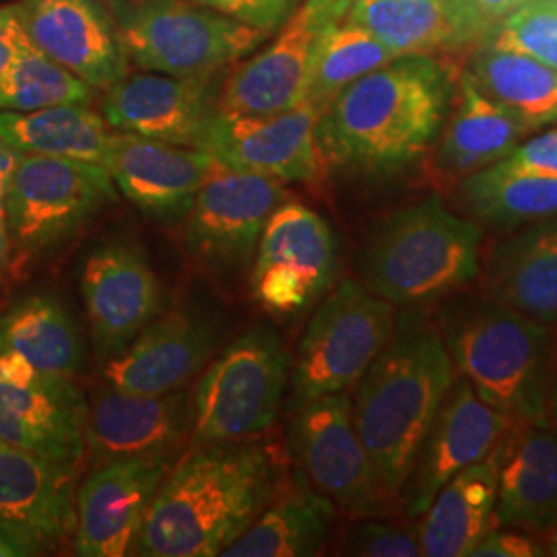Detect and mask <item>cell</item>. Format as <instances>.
<instances>
[{
    "instance_id": "6da1fadb",
    "label": "cell",
    "mask_w": 557,
    "mask_h": 557,
    "mask_svg": "<svg viewBox=\"0 0 557 557\" xmlns=\"http://www.w3.org/2000/svg\"><path fill=\"white\" fill-rule=\"evenodd\" d=\"M190 450L163 479L133 556H221L285 485L275 446L242 440Z\"/></svg>"
},
{
    "instance_id": "7a4b0ae2",
    "label": "cell",
    "mask_w": 557,
    "mask_h": 557,
    "mask_svg": "<svg viewBox=\"0 0 557 557\" xmlns=\"http://www.w3.org/2000/svg\"><path fill=\"white\" fill-rule=\"evenodd\" d=\"M453 94V77L436 57L391 60L322 108L324 161L361 176L409 168L438 139Z\"/></svg>"
},
{
    "instance_id": "3957f363",
    "label": "cell",
    "mask_w": 557,
    "mask_h": 557,
    "mask_svg": "<svg viewBox=\"0 0 557 557\" xmlns=\"http://www.w3.org/2000/svg\"><path fill=\"white\" fill-rule=\"evenodd\" d=\"M455 368L432 314L409 308L351 391V416L384 490L400 499Z\"/></svg>"
},
{
    "instance_id": "277c9868",
    "label": "cell",
    "mask_w": 557,
    "mask_h": 557,
    "mask_svg": "<svg viewBox=\"0 0 557 557\" xmlns=\"http://www.w3.org/2000/svg\"><path fill=\"white\" fill-rule=\"evenodd\" d=\"M432 314L458 379L517 423L547 425V386L557 329L485 296L462 289Z\"/></svg>"
},
{
    "instance_id": "5b68a950",
    "label": "cell",
    "mask_w": 557,
    "mask_h": 557,
    "mask_svg": "<svg viewBox=\"0 0 557 557\" xmlns=\"http://www.w3.org/2000/svg\"><path fill=\"white\" fill-rule=\"evenodd\" d=\"M485 236L478 221L428 197L388 215L361 252V283L400 308H425L473 287Z\"/></svg>"
},
{
    "instance_id": "8992f818",
    "label": "cell",
    "mask_w": 557,
    "mask_h": 557,
    "mask_svg": "<svg viewBox=\"0 0 557 557\" xmlns=\"http://www.w3.org/2000/svg\"><path fill=\"white\" fill-rule=\"evenodd\" d=\"M114 200L116 186L100 163L20 153L7 195V271L23 275Z\"/></svg>"
},
{
    "instance_id": "52a82bcc",
    "label": "cell",
    "mask_w": 557,
    "mask_h": 557,
    "mask_svg": "<svg viewBox=\"0 0 557 557\" xmlns=\"http://www.w3.org/2000/svg\"><path fill=\"white\" fill-rule=\"evenodd\" d=\"M292 379V354L269 326L234 338L200 376L193 395L190 448L242 442L275 425Z\"/></svg>"
},
{
    "instance_id": "ba28073f",
    "label": "cell",
    "mask_w": 557,
    "mask_h": 557,
    "mask_svg": "<svg viewBox=\"0 0 557 557\" xmlns=\"http://www.w3.org/2000/svg\"><path fill=\"white\" fill-rule=\"evenodd\" d=\"M397 326V306L356 278H343L320 299L292 359L289 411L337 393H351Z\"/></svg>"
},
{
    "instance_id": "9c48e42d",
    "label": "cell",
    "mask_w": 557,
    "mask_h": 557,
    "mask_svg": "<svg viewBox=\"0 0 557 557\" xmlns=\"http://www.w3.org/2000/svg\"><path fill=\"white\" fill-rule=\"evenodd\" d=\"M116 29L128 60L176 77H207L267 38L252 25L186 0L120 2Z\"/></svg>"
},
{
    "instance_id": "30bf717a",
    "label": "cell",
    "mask_w": 557,
    "mask_h": 557,
    "mask_svg": "<svg viewBox=\"0 0 557 557\" xmlns=\"http://www.w3.org/2000/svg\"><path fill=\"white\" fill-rule=\"evenodd\" d=\"M292 416L289 455L298 478L347 517H388L398 502L384 490L359 438L351 393L312 398Z\"/></svg>"
},
{
    "instance_id": "8fae6325",
    "label": "cell",
    "mask_w": 557,
    "mask_h": 557,
    "mask_svg": "<svg viewBox=\"0 0 557 557\" xmlns=\"http://www.w3.org/2000/svg\"><path fill=\"white\" fill-rule=\"evenodd\" d=\"M338 242L314 209L285 200L260 234L250 271V292L275 317H296L319 301L337 275Z\"/></svg>"
},
{
    "instance_id": "7c38bea8",
    "label": "cell",
    "mask_w": 557,
    "mask_h": 557,
    "mask_svg": "<svg viewBox=\"0 0 557 557\" xmlns=\"http://www.w3.org/2000/svg\"><path fill=\"white\" fill-rule=\"evenodd\" d=\"M287 199L283 182L232 170L215 160L188 211L186 255L218 275L246 271L257 255L264 223Z\"/></svg>"
},
{
    "instance_id": "4fadbf2b",
    "label": "cell",
    "mask_w": 557,
    "mask_h": 557,
    "mask_svg": "<svg viewBox=\"0 0 557 557\" xmlns=\"http://www.w3.org/2000/svg\"><path fill=\"white\" fill-rule=\"evenodd\" d=\"M89 403L69 376L0 354V440L66 467L87 455Z\"/></svg>"
},
{
    "instance_id": "5bb4252c",
    "label": "cell",
    "mask_w": 557,
    "mask_h": 557,
    "mask_svg": "<svg viewBox=\"0 0 557 557\" xmlns=\"http://www.w3.org/2000/svg\"><path fill=\"white\" fill-rule=\"evenodd\" d=\"M354 0H306L273 44L239 64L218 112L227 116H275L306 101L308 71L320 34L343 20Z\"/></svg>"
},
{
    "instance_id": "9a60e30c",
    "label": "cell",
    "mask_w": 557,
    "mask_h": 557,
    "mask_svg": "<svg viewBox=\"0 0 557 557\" xmlns=\"http://www.w3.org/2000/svg\"><path fill=\"white\" fill-rule=\"evenodd\" d=\"M512 423L455 376L400 492L403 517L418 520L450 479L492 453Z\"/></svg>"
},
{
    "instance_id": "2e32d148",
    "label": "cell",
    "mask_w": 557,
    "mask_h": 557,
    "mask_svg": "<svg viewBox=\"0 0 557 557\" xmlns=\"http://www.w3.org/2000/svg\"><path fill=\"white\" fill-rule=\"evenodd\" d=\"M319 106L304 101L275 116H227L218 112L202 149L239 172L278 182H319L324 156L319 143Z\"/></svg>"
},
{
    "instance_id": "e0dca14e",
    "label": "cell",
    "mask_w": 557,
    "mask_h": 557,
    "mask_svg": "<svg viewBox=\"0 0 557 557\" xmlns=\"http://www.w3.org/2000/svg\"><path fill=\"white\" fill-rule=\"evenodd\" d=\"M81 299L103 358L120 354L160 314L161 285L147 255L126 239L96 246L81 267Z\"/></svg>"
},
{
    "instance_id": "ac0fdd59",
    "label": "cell",
    "mask_w": 557,
    "mask_h": 557,
    "mask_svg": "<svg viewBox=\"0 0 557 557\" xmlns=\"http://www.w3.org/2000/svg\"><path fill=\"white\" fill-rule=\"evenodd\" d=\"M77 467L0 440V531L23 556L59 549L75 535Z\"/></svg>"
},
{
    "instance_id": "d6986e66",
    "label": "cell",
    "mask_w": 557,
    "mask_h": 557,
    "mask_svg": "<svg viewBox=\"0 0 557 557\" xmlns=\"http://www.w3.org/2000/svg\"><path fill=\"white\" fill-rule=\"evenodd\" d=\"M172 462L135 457L98 465L75 496V554L128 556Z\"/></svg>"
},
{
    "instance_id": "ffe728a7",
    "label": "cell",
    "mask_w": 557,
    "mask_h": 557,
    "mask_svg": "<svg viewBox=\"0 0 557 557\" xmlns=\"http://www.w3.org/2000/svg\"><path fill=\"white\" fill-rule=\"evenodd\" d=\"M220 343L218 324L178 308L153 319L103 366L106 386L126 395H165L195 379Z\"/></svg>"
},
{
    "instance_id": "44dd1931",
    "label": "cell",
    "mask_w": 557,
    "mask_h": 557,
    "mask_svg": "<svg viewBox=\"0 0 557 557\" xmlns=\"http://www.w3.org/2000/svg\"><path fill=\"white\" fill-rule=\"evenodd\" d=\"M15 7L27 40L91 87L108 89L128 75L116 23L98 0H20Z\"/></svg>"
},
{
    "instance_id": "7402d4cb",
    "label": "cell",
    "mask_w": 557,
    "mask_h": 557,
    "mask_svg": "<svg viewBox=\"0 0 557 557\" xmlns=\"http://www.w3.org/2000/svg\"><path fill=\"white\" fill-rule=\"evenodd\" d=\"M215 158L199 147H182L131 133L110 137L103 168L120 193L158 221L186 218Z\"/></svg>"
},
{
    "instance_id": "603a6c76",
    "label": "cell",
    "mask_w": 557,
    "mask_h": 557,
    "mask_svg": "<svg viewBox=\"0 0 557 557\" xmlns=\"http://www.w3.org/2000/svg\"><path fill=\"white\" fill-rule=\"evenodd\" d=\"M193 436V398L184 391L126 395L110 386L89 403L87 455L94 467L119 458H172Z\"/></svg>"
},
{
    "instance_id": "cb8c5ba5",
    "label": "cell",
    "mask_w": 557,
    "mask_h": 557,
    "mask_svg": "<svg viewBox=\"0 0 557 557\" xmlns=\"http://www.w3.org/2000/svg\"><path fill=\"white\" fill-rule=\"evenodd\" d=\"M218 103L207 77L145 71L124 77L103 100V116L119 133L202 149Z\"/></svg>"
},
{
    "instance_id": "d4e9b609",
    "label": "cell",
    "mask_w": 557,
    "mask_h": 557,
    "mask_svg": "<svg viewBox=\"0 0 557 557\" xmlns=\"http://www.w3.org/2000/svg\"><path fill=\"white\" fill-rule=\"evenodd\" d=\"M479 289L557 329V218L502 232L483 246Z\"/></svg>"
},
{
    "instance_id": "484cf974",
    "label": "cell",
    "mask_w": 557,
    "mask_h": 557,
    "mask_svg": "<svg viewBox=\"0 0 557 557\" xmlns=\"http://www.w3.org/2000/svg\"><path fill=\"white\" fill-rule=\"evenodd\" d=\"M496 527L543 541L557 531V434L549 425L512 423L499 438Z\"/></svg>"
},
{
    "instance_id": "4316f807",
    "label": "cell",
    "mask_w": 557,
    "mask_h": 557,
    "mask_svg": "<svg viewBox=\"0 0 557 557\" xmlns=\"http://www.w3.org/2000/svg\"><path fill=\"white\" fill-rule=\"evenodd\" d=\"M529 135L520 120L483 96L462 73L457 108L438 135L432 172L444 190H455L462 180L506 160Z\"/></svg>"
},
{
    "instance_id": "83f0119b",
    "label": "cell",
    "mask_w": 557,
    "mask_h": 557,
    "mask_svg": "<svg viewBox=\"0 0 557 557\" xmlns=\"http://www.w3.org/2000/svg\"><path fill=\"white\" fill-rule=\"evenodd\" d=\"M499 442L492 453L450 479L418 518L425 557H467L496 527Z\"/></svg>"
},
{
    "instance_id": "f1b7e54d",
    "label": "cell",
    "mask_w": 557,
    "mask_h": 557,
    "mask_svg": "<svg viewBox=\"0 0 557 557\" xmlns=\"http://www.w3.org/2000/svg\"><path fill=\"white\" fill-rule=\"evenodd\" d=\"M337 515L331 499L298 478L278 490L257 520L221 556H319L333 535Z\"/></svg>"
},
{
    "instance_id": "f546056e",
    "label": "cell",
    "mask_w": 557,
    "mask_h": 557,
    "mask_svg": "<svg viewBox=\"0 0 557 557\" xmlns=\"http://www.w3.org/2000/svg\"><path fill=\"white\" fill-rule=\"evenodd\" d=\"M455 202L481 227L508 232L557 218V178L496 163L462 180L455 188Z\"/></svg>"
},
{
    "instance_id": "4dcf8cb0",
    "label": "cell",
    "mask_w": 557,
    "mask_h": 557,
    "mask_svg": "<svg viewBox=\"0 0 557 557\" xmlns=\"http://www.w3.org/2000/svg\"><path fill=\"white\" fill-rule=\"evenodd\" d=\"M0 354H17L50 374L75 379L85 351L64 304L48 294L17 299L0 314Z\"/></svg>"
},
{
    "instance_id": "1f68e13d",
    "label": "cell",
    "mask_w": 557,
    "mask_h": 557,
    "mask_svg": "<svg viewBox=\"0 0 557 557\" xmlns=\"http://www.w3.org/2000/svg\"><path fill=\"white\" fill-rule=\"evenodd\" d=\"M110 137L106 120L81 103L52 106L36 112H0V139L20 153L103 165Z\"/></svg>"
},
{
    "instance_id": "d6a6232c",
    "label": "cell",
    "mask_w": 557,
    "mask_h": 557,
    "mask_svg": "<svg viewBox=\"0 0 557 557\" xmlns=\"http://www.w3.org/2000/svg\"><path fill=\"white\" fill-rule=\"evenodd\" d=\"M479 91L531 133L557 122V71L517 52L483 46L465 71Z\"/></svg>"
},
{
    "instance_id": "836d02e7",
    "label": "cell",
    "mask_w": 557,
    "mask_h": 557,
    "mask_svg": "<svg viewBox=\"0 0 557 557\" xmlns=\"http://www.w3.org/2000/svg\"><path fill=\"white\" fill-rule=\"evenodd\" d=\"M345 20L361 25L397 59L457 50L450 0H354Z\"/></svg>"
},
{
    "instance_id": "e575fe53",
    "label": "cell",
    "mask_w": 557,
    "mask_h": 557,
    "mask_svg": "<svg viewBox=\"0 0 557 557\" xmlns=\"http://www.w3.org/2000/svg\"><path fill=\"white\" fill-rule=\"evenodd\" d=\"M395 59L397 57L370 32L343 17L326 27L314 46L308 71L306 101L322 110L349 83Z\"/></svg>"
},
{
    "instance_id": "d590c367",
    "label": "cell",
    "mask_w": 557,
    "mask_h": 557,
    "mask_svg": "<svg viewBox=\"0 0 557 557\" xmlns=\"http://www.w3.org/2000/svg\"><path fill=\"white\" fill-rule=\"evenodd\" d=\"M94 89L57 60L46 57L27 36L0 79V112H36L52 106L94 101Z\"/></svg>"
},
{
    "instance_id": "8d00e7d4",
    "label": "cell",
    "mask_w": 557,
    "mask_h": 557,
    "mask_svg": "<svg viewBox=\"0 0 557 557\" xmlns=\"http://www.w3.org/2000/svg\"><path fill=\"white\" fill-rule=\"evenodd\" d=\"M483 46L517 52L557 71V0H524L487 32Z\"/></svg>"
},
{
    "instance_id": "74e56055",
    "label": "cell",
    "mask_w": 557,
    "mask_h": 557,
    "mask_svg": "<svg viewBox=\"0 0 557 557\" xmlns=\"http://www.w3.org/2000/svg\"><path fill=\"white\" fill-rule=\"evenodd\" d=\"M345 556L361 557H419L418 520L393 522L386 517L356 518L347 529Z\"/></svg>"
},
{
    "instance_id": "f35d334b",
    "label": "cell",
    "mask_w": 557,
    "mask_h": 557,
    "mask_svg": "<svg viewBox=\"0 0 557 557\" xmlns=\"http://www.w3.org/2000/svg\"><path fill=\"white\" fill-rule=\"evenodd\" d=\"M524 0H450L457 48L483 40L487 32Z\"/></svg>"
},
{
    "instance_id": "ab89813d",
    "label": "cell",
    "mask_w": 557,
    "mask_h": 557,
    "mask_svg": "<svg viewBox=\"0 0 557 557\" xmlns=\"http://www.w3.org/2000/svg\"><path fill=\"white\" fill-rule=\"evenodd\" d=\"M225 17L252 25L264 34L277 29L289 11L292 0H197Z\"/></svg>"
},
{
    "instance_id": "60d3db41",
    "label": "cell",
    "mask_w": 557,
    "mask_h": 557,
    "mask_svg": "<svg viewBox=\"0 0 557 557\" xmlns=\"http://www.w3.org/2000/svg\"><path fill=\"white\" fill-rule=\"evenodd\" d=\"M473 557H539L547 556L545 541L531 533L494 527L485 537L481 539L478 547L471 552Z\"/></svg>"
},
{
    "instance_id": "b9f144b4",
    "label": "cell",
    "mask_w": 557,
    "mask_h": 557,
    "mask_svg": "<svg viewBox=\"0 0 557 557\" xmlns=\"http://www.w3.org/2000/svg\"><path fill=\"white\" fill-rule=\"evenodd\" d=\"M499 163L520 172H535L557 178V131H547L537 137L522 140L517 149Z\"/></svg>"
},
{
    "instance_id": "7bdbcfd3",
    "label": "cell",
    "mask_w": 557,
    "mask_h": 557,
    "mask_svg": "<svg viewBox=\"0 0 557 557\" xmlns=\"http://www.w3.org/2000/svg\"><path fill=\"white\" fill-rule=\"evenodd\" d=\"M20 151L0 139V277L9 269V234H7V195Z\"/></svg>"
},
{
    "instance_id": "ee69618b",
    "label": "cell",
    "mask_w": 557,
    "mask_h": 557,
    "mask_svg": "<svg viewBox=\"0 0 557 557\" xmlns=\"http://www.w3.org/2000/svg\"><path fill=\"white\" fill-rule=\"evenodd\" d=\"M23 38H25V32L21 27L15 2L2 4L0 7V79L9 71Z\"/></svg>"
},
{
    "instance_id": "f6af8a7d",
    "label": "cell",
    "mask_w": 557,
    "mask_h": 557,
    "mask_svg": "<svg viewBox=\"0 0 557 557\" xmlns=\"http://www.w3.org/2000/svg\"><path fill=\"white\" fill-rule=\"evenodd\" d=\"M545 416H547V425L557 434V341L554 363H552V376H549V386H547Z\"/></svg>"
},
{
    "instance_id": "bcb514c9",
    "label": "cell",
    "mask_w": 557,
    "mask_h": 557,
    "mask_svg": "<svg viewBox=\"0 0 557 557\" xmlns=\"http://www.w3.org/2000/svg\"><path fill=\"white\" fill-rule=\"evenodd\" d=\"M23 552L20 547L0 531V557H21Z\"/></svg>"
},
{
    "instance_id": "7dc6e473",
    "label": "cell",
    "mask_w": 557,
    "mask_h": 557,
    "mask_svg": "<svg viewBox=\"0 0 557 557\" xmlns=\"http://www.w3.org/2000/svg\"><path fill=\"white\" fill-rule=\"evenodd\" d=\"M545 549H547V556L557 557V531L545 539Z\"/></svg>"
}]
</instances>
